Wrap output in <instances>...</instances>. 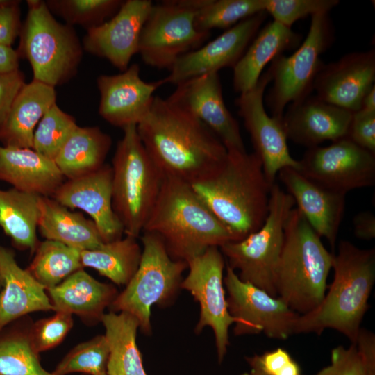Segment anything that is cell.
<instances>
[{
  "label": "cell",
  "instance_id": "603a6c76",
  "mask_svg": "<svg viewBox=\"0 0 375 375\" xmlns=\"http://www.w3.org/2000/svg\"><path fill=\"white\" fill-rule=\"evenodd\" d=\"M308 223L333 249L345 210L346 194L325 188L303 176L292 167L278 173Z\"/></svg>",
  "mask_w": 375,
  "mask_h": 375
},
{
  "label": "cell",
  "instance_id": "f5cc1de1",
  "mask_svg": "<svg viewBox=\"0 0 375 375\" xmlns=\"http://www.w3.org/2000/svg\"><path fill=\"white\" fill-rule=\"evenodd\" d=\"M95 375H108V374H106V372H101Z\"/></svg>",
  "mask_w": 375,
  "mask_h": 375
},
{
  "label": "cell",
  "instance_id": "f6af8a7d",
  "mask_svg": "<svg viewBox=\"0 0 375 375\" xmlns=\"http://www.w3.org/2000/svg\"><path fill=\"white\" fill-rule=\"evenodd\" d=\"M24 83V75L19 69L0 74V128Z\"/></svg>",
  "mask_w": 375,
  "mask_h": 375
},
{
  "label": "cell",
  "instance_id": "7c38bea8",
  "mask_svg": "<svg viewBox=\"0 0 375 375\" xmlns=\"http://www.w3.org/2000/svg\"><path fill=\"white\" fill-rule=\"evenodd\" d=\"M299 163L297 171L303 176L344 194L375 184V153L347 137L308 149Z\"/></svg>",
  "mask_w": 375,
  "mask_h": 375
},
{
  "label": "cell",
  "instance_id": "5b68a950",
  "mask_svg": "<svg viewBox=\"0 0 375 375\" xmlns=\"http://www.w3.org/2000/svg\"><path fill=\"white\" fill-rule=\"evenodd\" d=\"M333 257L301 212L294 208L285 223L275 269L277 297L299 315L312 311L326 294Z\"/></svg>",
  "mask_w": 375,
  "mask_h": 375
},
{
  "label": "cell",
  "instance_id": "d590c367",
  "mask_svg": "<svg viewBox=\"0 0 375 375\" xmlns=\"http://www.w3.org/2000/svg\"><path fill=\"white\" fill-rule=\"evenodd\" d=\"M315 375H375V335L361 328L356 341L331 350V364Z\"/></svg>",
  "mask_w": 375,
  "mask_h": 375
},
{
  "label": "cell",
  "instance_id": "2e32d148",
  "mask_svg": "<svg viewBox=\"0 0 375 375\" xmlns=\"http://www.w3.org/2000/svg\"><path fill=\"white\" fill-rule=\"evenodd\" d=\"M267 17L261 11L242 20L213 40L178 59L165 83L177 85L203 74L218 72L222 68H233L261 28Z\"/></svg>",
  "mask_w": 375,
  "mask_h": 375
},
{
  "label": "cell",
  "instance_id": "f546056e",
  "mask_svg": "<svg viewBox=\"0 0 375 375\" xmlns=\"http://www.w3.org/2000/svg\"><path fill=\"white\" fill-rule=\"evenodd\" d=\"M111 145L110 136L99 127L78 126L60 149L54 162L64 178H76L101 167Z\"/></svg>",
  "mask_w": 375,
  "mask_h": 375
},
{
  "label": "cell",
  "instance_id": "8d00e7d4",
  "mask_svg": "<svg viewBox=\"0 0 375 375\" xmlns=\"http://www.w3.org/2000/svg\"><path fill=\"white\" fill-rule=\"evenodd\" d=\"M52 14L69 26L87 30L98 26L113 17L124 3L122 0H47Z\"/></svg>",
  "mask_w": 375,
  "mask_h": 375
},
{
  "label": "cell",
  "instance_id": "f35d334b",
  "mask_svg": "<svg viewBox=\"0 0 375 375\" xmlns=\"http://www.w3.org/2000/svg\"><path fill=\"white\" fill-rule=\"evenodd\" d=\"M77 126L76 119L55 103L45 112L36 126L32 149L54 161Z\"/></svg>",
  "mask_w": 375,
  "mask_h": 375
},
{
  "label": "cell",
  "instance_id": "ba28073f",
  "mask_svg": "<svg viewBox=\"0 0 375 375\" xmlns=\"http://www.w3.org/2000/svg\"><path fill=\"white\" fill-rule=\"evenodd\" d=\"M295 202L276 183L272 185L268 214L262 226L239 241L219 247L226 265L238 270L240 279L278 297L274 285L275 269L285 235V226Z\"/></svg>",
  "mask_w": 375,
  "mask_h": 375
},
{
  "label": "cell",
  "instance_id": "bcb514c9",
  "mask_svg": "<svg viewBox=\"0 0 375 375\" xmlns=\"http://www.w3.org/2000/svg\"><path fill=\"white\" fill-rule=\"evenodd\" d=\"M19 1H12L10 3L0 7V44L11 46L20 34Z\"/></svg>",
  "mask_w": 375,
  "mask_h": 375
},
{
  "label": "cell",
  "instance_id": "c3c4849f",
  "mask_svg": "<svg viewBox=\"0 0 375 375\" xmlns=\"http://www.w3.org/2000/svg\"><path fill=\"white\" fill-rule=\"evenodd\" d=\"M19 55L11 46L0 44V74L19 69Z\"/></svg>",
  "mask_w": 375,
  "mask_h": 375
},
{
  "label": "cell",
  "instance_id": "681fc988",
  "mask_svg": "<svg viewBox=\"0 0 375 375\" xmlns=\"http://www.w3.org/2000/svg\"><path fill=\"white\" fill-rule=\"evenodd\" d=\"M360 109L375 111V85H374L364 96Z\"/></svg>",
  "mask_w": 375,
  "mask_h": 375
},
{
  "label": "cell",
  "instance_id": "3957f363",
  "mask_svg": "<svg viewBox=\"0 0 375 375\" xmlns=\"http://www.w3.org/2000/svg\"><path fill=\"white\" fill-rule=\"evenodd\" d=\"M332 268L334 277L328 292L315 309L299 315L294 334L320 335L331 328L353 342L362 328L375 282V249H360L341 240Z\"/></svg>",
  "mask_w": 375,
  "mask_h": 375
},
{
  "label": "cell",
  "instance_id": "7a4b0ae2",
  "mask_svg": "<svg viewBox=\"0 0 375 375\" xmlns=\"http://www.w3.org/2000/svg\"><path fill=\"white\" fill-rule=\"evenodd\" d=\"M191 185L233 241L245 238L264 224L272 185L255 152L228 151L216 172Z\"/></svg>",
  "mask_w": 375,
  "mask_h": 375
},
{
  "label": "cell",
  "instance_id": "816d5d0a",
  "mask_svg": "<svg viewBox=\"0 0 375 375\" xmlns=\"http://www.w3.org/2000/svg\"><path fill=\"white\" fill-rule=\"evenodd\" d=\"M12 1H9V0H0V7H2V6H6L7 4H9Z\"/></svg>",
  "mask_w": 375,
  "mask_h": 375
},
{
  "label": "cell",
  "instance_id": "74e56055",
  "mask_svg": "<svg viewBox=\"0 0 375 375\" xmlns=\"http://www.w3.org/2000/svg\"><path fill=\"white\" fill-rule=\"evenodd\" d=\"M264 10L263 0H207L195 18V26L210 32L213 28H229Z\"/></svg>",
  "mask_w": 375,
  "mask_h": 375
},
{
  "label": "cell",
  "instance_id": "8992f818",
  "mask_svg": "<svg viewBox=\"0 0 375 375\" xmlns=\"http://www.w3.org/2000/svg\"><path fill=\"white\" fill-rule=\"evenodd\" d=\"M122 129L111 165L112 204L124 233L137 238L156 203L165 176L144 147L137 126Z\"/></svg>",
  "mask_w": 375,
  "mask_h": 375
},
{
  "label": "cell",
  "instance_id": "6da1fadb",
  "mask_svg": "<svg viewBox=\"0 0 375 375\" xmlns=\"http://www.w3.org/2000/svg\"><path fill=\"white\" fill-rule=\"evenodd\" d=\"M137 130L164 176L191 185L216 172L228 155L219 138L201 120L158 96Z\"/></svg>",
  "mask_w": 375,
  "mask_h": 375
},
{
  "label": "cell",
  "instance_id": "d6986e66",
  "mask_svg": "<svg viewBox=\"0 0 375 375\" xmlns=\"http://www.w3.org/2000/svg\"><path fill=\"white\" fill-rule=\"evenodd\" d=\"M134 63L114 75H100L97 79L100 92L99 113L109 124L124 128L138 125L149 115L154 92L164 85L162 79L146 82Z\"/></svg>",
  "mask_w": 375,
  "mask_h": 375
},
{
  "label": "cell",
  "instance_id": "5bb4252c",
  "mask_svg": "<svg viewBox=\"0 0 375 375\" xmlns=\"http://www.w3.org/2000/svg\"><path fill=\"white\" fill-rule=\"evenodd\" d=\"M187 263L189 272L181 281V288L189 291L200 305L195 332L199 333L208 326L212 328L218 360L222 362L229 345V326L235 323L228 312L225 296L224 256L219 247H212Z\"/></svg>",
  "mask_w": 375,
  "mask_h": 375
},
{
  "label": "cell",
  "instance_id": "f1b7e54d",
  "mask_svg": "<svg viewBox=\"0 0 375 375\" xmlns=\"http://www.w3.org/2000/svg\"><path fill=\"white\" fill-rule=\"evenodd\" d=\"M38 228L45 240H53L79 251L99 247L104 242L92 219L72 212L51 197L39 198Z\"/></svg>",
  "mask_w": 375,
  "mask_h": 375
},
{
  "label": "cell",
  "instance_id": "4dcf8cb0",
  "mask_svg": "<svg viewBox=\"0 0 375 375\" xmlns=\"http://www.w3.org/2000/svg\"><path fill=\"white\" fill-rule=\"evenodd\" d=\"M40 196L12 188L0 189V228L12 244L33 254L40 242L37 229Z\"/></svg>",
  "mask_w": 375,
  "mask_h": 375
},
{
  "label": "cell",
  "instance_id": "83f0119b",
  "mask_svg": "<svg viewBox=\"0 0 375 375\" xmlns=\"http://www.w3.org/2000/svg\"><path fill=\"white\" fill-rule=\"evenodd\" d=\"M302 35L275 21L259 30L233 69L234 90L241 94L252 88L265 66L285 51L297 49Z\"/></svg>",
  "mask_w": 375,
  "mask_h": 375
},
{
  "label": "cell",
  "instance_id": "4fadbf2b",
  "mask_svg": "<svg viewBox=\"0 0 375 375\" xmlns=\"http://www.w3.org/2000/svg\"><path fill=\"white\" fill-rule=\"evenodd\" d=\"M226 272L224 284L228 312L235 319V335L263 333L272 339L285 340L294 334L298 313L279 297L241 281L227 265Z\"/></svg>",
  "mask_w": 375,
  "mask_h": 375
},
{
  "label": "cell",
  "instance_id": "ee69618b",
  "mask_svg": "<svg viewBox=\"0 0 375 375\" xmlns=\"http://www.w3.org/2000/svg\"><path fill=\"white\" fill-rule=\"evenodd\" d=\"M347 138L375 153V111L360 109L353 112Z\"/></svg>",
  "mask_w": 375,
  "mask_h": 375
},
{
  "label": "cell",
  "instance_id": "60d3db41",
  "mask_svg": "<svg viewBox=\"0 0 375 375\" xmlns=\"http://www.w3.org/2000/svg\"><path fill=\"white\" fill-rule=\"evenodd\" d=\"M338 0H263L264 10L273 20L289 28L299 19L329 13Z\"/></svg>",
  "mask_w": 375,
  "mask_h": 375
},
{
  "label": "cell",
  "instance_id": "836d02e7",
  "mask_svg": "<svg viewBox=\"0 0 375 375\" xmlns=\"http://www.w3.org/2000/svg\"><path fill=\"white\" fill-rule=\"evenodd\" d=\"M142 249L136 238L126 235L99 247L81 251L83 267L97 270L113 283L126 285L137 271Z\"/></svg>",
  "mask_w": 375,
  "mask_h": 375
},
{
  "label": "cell",
  "instance_id": "ac0fdd59",
  "mask_svg": "<svg viewBox=\"0 0 375 375\" xmlns=\"http://www.w3.org/2000/svg\"><path fill=\"white\" fill-rule=\"evenodd\" d=\"M153 3L150 0L124 1L113 17L86 31L83 49L125 71L138 53L141 31Z\"/></svg>",
  "mask_w": 375,
  "mask_h": 375
},
{
  "label": "cell",
  "instance_id": "f907efd6",
  "mask_svg": "<svg viewBox=\"0 0 375 375\" xmlns=\"http://www.w3.org/2000/svg\"><path fill=\"white\" fill-rule=\"evenodd\" d=\"M241 375H266V374L258 370L251 369L249 372L244 373Z\"/></svg>",
  "mask_w": 375,
  "mask_h": 375
},
{
  "label": "cell",
  "instance_id": "7dc6e473",
  "mask_svg": "<svg viewBox=\"0 0 375 375\" xmlns=\"http://www.w3.org/2000/svg\"><path fill=\"white\" fill-rule=\"evenodd\" d=\"M354 235L360 240H370L375 238V216L369 211L356 215L353 219Z\"/></svg>",
  "mask_w": 375,
  "mask_h": 375
},
{
  "label": "cell",
  "instance_id": "44dd1931",
  "mask_svg": "<svg viewBox=\"0 0 375 375\" xmlns=\"http://www.w3.org/2000/svg\"><path fill=\"white\" fill-rule=\"evenodd\" d=\"M112 169L104 164L87 175L63 182L51 197L69 209L89 215L104 242L122 238L124 228L112 204Z\"/></svg>",
  "mask_w": 375,
  "mask_h": 375
},
{
  "label": "cell",
  "instance_id": "d4e9b609",
  "mask_svg": "<svg viewBox=\"0 0 375 375\" xmlns=\"http://www.w3.org/2000/svg\"><path fill=\"white\" fill-rule=\"evenodd\" d=\"M54 311L76 315L85 324L101 322L104 310L118 295L113 284L102 283L81 269L47 290Z\"/></svg>",
  "mask_w": 375,
  "mask_h": 375
},
{
  "label": "cell",
  "instance_id": "4316f807",
  "mask_svg": "<svg viewBox=\"0 0 375 375\" xmlns=\"http://www.w3.org/2000/svg\"><path fill=\"white\" fill-rule=\"evenodd\" d=\"M55 103V88L36 80L25 83L0 128L3 146L32 149L36 126Z\"/></svg>",
  "mask_w": 375,
  "mask_h": 375
},
{
  "label": "cell",
  "instance_id": "ffe728a7",
  "mask_svg": "<svg viewBox=\"0 0 375 375\" xmlns=\"http://www.w3.org/2000/svg\"><path fill=\"white\" fill-rule=\"evenodd\" d=\"M375 51L347 53L324 64L316 76L313 90L320 99L352 112L361 108L362 100L374 85Z\"/></svg>",
  "mask_w": 375,
  "mask_h": 375
},
{
  "label": "cell",
  "instance_id": "ab89813d",
  "mask_svg": "<svg viewBox=\"0 0 375 375\" xmlns=\"http://www.w3.org/2000/svg\"><path fill=\"white\" fill-rule=\"evenodd\" d=\"M109 347L104 335H96L72 348L54 369L58 375L83 373L95 375L106 372Z\"/></svg>",
  "mask_w": 375,
  "mask_h": 375
},
{
  "label": "cell",
  "instance_id": "9c48e42d",
  "mask_svg": "<svg viewBox=\"0 0 375 375\" xmlns=\"http://www.w3.org/2000/svg\"><path fill=\"white\" fill-rule=\"evenodd\" d=\"M141 240L143 248L138 268L109 309L133 315L141 331L150 334L151 307L170 301L181 287L188 263L172 258L162 240L154 233L143 232Z\"/></svg>",
  "mask_w": 375,
  "mask_h": 375
},
{
  "label": "cell",
  "instance_id": "30bf717a",
  "mask_svg": "<svg viewBox=\"0 0 375 375\" xmlns=\"http://www.w3.org/2000/svg\"><path fill=\"white\" fill-rule=\"evenodd\" d=\"M207 0H166L153 3L141 31L138 53L151 67L170 70L182 56L197 49L210 32L195 26Z\"/></svg>",
  "mask_w": 375,
  "mask_h": 375
},
{
  "label": "cell",
  "instance_id": "db71d44e",
  "mask_svg": "<svg viewBox=\"0 0 375 375\" xmlns=\"http://www.w3.org/2000/svg\"><path fill=\"white\" fill-rule=\"evenodd\" d=\"M1 285H2V282H1V274H0V290H1Z\"/></svg>",
  "mask_w": 375,
  "mask_h": 375
},
{
  "label": "cell",
  "instance_id": "1f68e13d",
  "mask_svg": "<svg viewBox=\"0 0 375 375\" xmlns=\"http://www.w3.org/2000/svg\"><path fill=\"white\" fill-rule=\"evenodd\" d=\"M109 347L108 375H147L136 343L140 327L135 317L126 312L110 311L101 319Z\"/></svg>",
  "mask_w": 375,
  "mask_h": 375
},
{
  "label": "cell",
  "instance_id": "8fae6325",
  "mask_svg": "<svg viewBox=\"0 0 375 375\" xmlns=\"http://www.w3.org/2000/svg\"><path fill=\"white\" fill-rule=\"evenodd\" d=\"M329 13L311 17L306 39L290 56L278 55L267 69L272 85L265 98L271 116L281 119L291 103L311 94L317 74L324 64L320 56L333 44L334 30Z\"/></svg>",
  "mask_w": 375,
  "mask_h": 375
},
{
  "label": "cell",
  "instance_id": "7bdbcfd3",
  "mask_svg": "<svg viewBox=\"0 0 375 375\" xmlns=\"http://www.w3.org/2000/svg\"><path fill=\"white\" fill-rule=\"evenodd\" d=\"M251 369L266 375H302L301 368L290 353L282 348H276L262 354L246 357Z\"/></svg>",
  "mask_w": 375,
  "mask_h": 375
},
{
  "label": "cell",
  "instance_id": "e575fe53",
  "mask_svg": "<svg viewBox=\"0 0 375 375\" xmlns=\"http://www.w3.org/2000/svg\"><path fill=\"white\" fill-rule=\"evenodd\" d=\"M34 253L26 269L46 290L83 269L81 251L56 241L40 242Z\"/></svg>",
  "mask_w": 375,
  "mask_h": 375
},
{
  "label": "cell",
  "instance_id": "d6a6232c",
  "mask_svg": "<svg viewBox=\"0 0 375 375\" xmlns=\"http://www.w3.org/2000/svg\"><path fill=\"white\" fill-rule=\"evenodd\" d=\"M33 322L26 315L0 330V375H58L40 363L31 338Z\"/></svg>",
  "mask_w": 375,
  "mask_h": 375
},
{
  "label": "cell",
  "instance_id": "277c9868",
  "mask_svg": "<svg viewBox=\"0 0 375 375\" xmlns=\"http://www.w3.org/2000/svg\"><path fill=\"white\" fill-rule=\"evenodd\" d=\"M142 232L158 235L172 258L188 262L212 247L233 241L191 184L165 176Z\"/></svg>",
  "mask_w": 375,
  "mask_h": 375
},
{
  "label": "cell",
  "instance_id": "b9f144b4",
  "mask_svg": "<svg viewBox=\"0 0 375 375\" xmlns=\"http://www.w3.org/2000/svg\"><path fill=\"white\" fill-rule=\"evenodd\" d=\"M73 326V315L62 311H56L51 317L33 322L31 338L35 351L40 353L58 346Z\"/></svg>",
  "mask_w": 375,
  "mask_h": 375
},
{
  "label": "cell",
  "instance_id": "e0dca14e",
  "mask_svg": "<svg viewBox=\"0 0 375 375\" xmlns=\"http://www.w3.org/2000/svg\"><path fill=\"white\" fill-rule=\"evenodd\" d=\"M167 98L206 124L227 151H247L238 122L226 108L218 72L196 76L177 85Z\"/></svg>",
  "mask_w": 375,
  "mask_h": 375
},
{
  "label": "cell",
  "instance_id": "9a60e30c",
  "mask_svg": "<svg viewBox=\"0 0 375 375\" xmlns=\"http://www.w3.org/2000/svg\"><path fill=\"white\" fill-rule=\"evenodd\" d=\"M271 76L267 71L257 83L240 94L235 99L238 115L250 135L255 153L259 156L265 176L273 185L280 170L286 167L299 169V160L290 155L281 119L269 115L265 108L264 94Z\"/></svg>",
  "mask_w": 375,
  "mask_h": 375
},
{
  "label": "cell",
  "instance_id": "52a82bcc",
  "mask_svg": "<svg viewBox=\"0 0 375 375\" xmlns=\"http://www.w3.org/2000/svg\"><path fill=\"white\" fill-rule=\"evenodd\" d=\"M20 31L19 56L29 62L36 80L53 88L76 76L83 46L73 26L58 22L45 1L28 0Z\"/></svg>",
  "mask_w": 375,
  "mask_h": 375
},
{
  "label": "cell",
  "instance_id": "484cf974",
  "mask_svg": "<svg viewBox=\"0 0 375 375\" xmlns=\"http://www.w3.org/2000/svg\"><path fill=\"white\" fill-rule=\"evenodd\" d=\"M55 162L33 149L0 145V181L19 190L51 197L64 182Z\"/></svg>",
  "mask_w": 375,
  "mask_h": 375
},
{
  "label": "cell",
  "instance_id": "7402d4cb",
  "mask_svg": "<svg viewBox=\"0 0 375 375\" xmlns=\"http://www.w3.org/2000/svg\"><path fill=\"white\" fill-rule=\"evenodd\" d=\"M281 117L288 140L308 149L347 137L353 112L316 95L290 103Z\"/></svg>",
  "mask_w": 375,
  "mask_h": 375
},
{
  "label": "cell",
  "instance_id": "cb8c5ba5",
  "mask_svg": "<svg viewBox=\"0 0 375 375\" xmlns=\"http://www.w3.org/2000/svg\"><path fill=\"white\" fill-rule=\"evenodd\" d=\"M0 330L38 311H54L45 288L17 262L12 250L0 244Z\"/></svg>",
  "mask_w": 375,
  "mask_h": 375
}]
</instances>
